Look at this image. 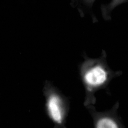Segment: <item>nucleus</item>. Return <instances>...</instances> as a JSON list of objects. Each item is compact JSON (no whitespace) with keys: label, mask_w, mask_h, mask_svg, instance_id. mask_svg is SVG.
<instances>
[{"label":"nucleus","mask_w":128,"mask_h":128,"mask_svg":"<svg viewBox=\"0 0 128 128\" xmlns=\"http://www.w3.org/2000/svg\"><path fill=\"white\" fill-rule=\"evenodd\" d=\"M46 98V109L50 118L56 124L60 125L64 119L62 100L55 87L48 84H45L44 90Z\"/></svg>","instance_id":"obj_1"},{"label":"nucleus","mask_w":128,"mask_h":128,"mask_svg":"<svg viewBox=\"0 0 128 128\" xmlns=\"http://www.w3.org/2000/svg\"><path fill=\"white\" fill-rule=\"evenodd\" d=\"M85 80L88 84L92 86L102 84L106 80L107 74L104 69L100 66H94L85 74Z\"/></svg>","instance_id":"obj_2"},{"label":"nucleus","mask_w":128,"mask_h":128,"mask_svg":"<svg viewBox=\"0 0 128 128\" xmlns=\"http://www.w3.org/2000/svg\"><path fill=\"white\" fill-rule=\"evenodd\" d=\"M98 128H118L116 124L112 120L104 118L98 121L97 124Z\"/></svg>","instance_id":"obj_3"}]
</instances>
